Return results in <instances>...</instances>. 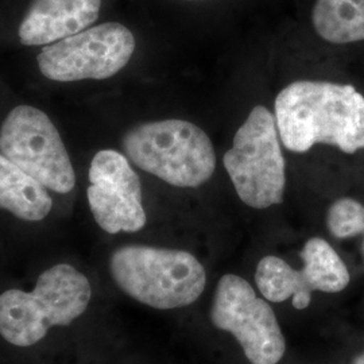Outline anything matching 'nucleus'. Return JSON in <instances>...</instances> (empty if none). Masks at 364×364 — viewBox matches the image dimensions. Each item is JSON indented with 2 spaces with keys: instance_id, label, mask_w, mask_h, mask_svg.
Wrapping results in <instances>:
<instances>
[{
  "instance_id": "obj_5",
  "label": "nucleus",
  "mask_w": 364,
  "mask_h": 364,
  "mask_svg": "<svg viewBox=\"0 0 364 364\" xmlns=\"http://www.w3.org/2000/svg\"><path fill=\"white\" fill-rule=\"evenodd\" d=\"M223 164L239 198L248 207L266 209L284 201L285 158L275 117L266 107L251 109Z\"/></svg>"
},
{
  "instance_id": "obj_2",
  "label": "nucleus",
  "mask_w": 364,
  "mask_h": 364,
  "mask_svg": "<svg viewBox=\"0 0 364 364\" xmlns=\"http://www.w3.org/2000/svg\"><path fill=\"white\" fill-rule=\"evenodd\" d=\"M92 287L73 266L60 263L39 275L36 289H10L0 294V336L16 347H30L52 326L72 324L87 311Z\"/></svg>"
},
{
  "instance_id": "obj_1",
  "label": "nucleus",
  "mask_w": 364,
  "mask_h": 364,
  "mask_svg": "<svg viewBox=\"0 0 364 364\" xmlns=\"http://www.w3.org/2000/svg\"><path fill=\"white\" fill-rule=\"evenodd\" d=\"M274 117L287 150L329 144L346 154L364 149V96L347 84L301 80L278 93Z\"/></svg>"
},
{
  "instance_id": "obj_12",
  "label": "nucleus",
  "mask_w": 364,
  "mask_h": 364,
  "mask_svg": "<svg viewBox=\"0 0 364 364\" xmlns=\"http://www.w3.org/2000/svg\"><path fill=\"white\" fill-rule=\"evenodd\" d=\"M313 33L332 45L364 42V0H313Z\"/></svg>"
},
{
  "instance_id": "obj_17",
  "label": "nucleus",
  "mask_w": 364,
  "mask_h": 364,
  "mask_svg": "<svg viewBox=\"0 0 364 364\" xmlns=\"http://www.w3.org/2000/svg\"><path fill=\"white\" fill-rule=\"evenodd\" d=\"M352 364H364V352L362 355H359V356H356L355 359H353V362Z\"/></svg>"
},
{
  "instance_id": "obj_3",
  "label": "nucleus",
  "mask_w": 364,
  "mask_h": 364,
  "mask_svg": "<svg viewBox=\"0 0 364 364\" xmlns=\"http://www.w3.org/2000/svg\"><path fill=\"white\" fill-rule=\"evenodd\" d=\"M109 270L122 291L150 308H185L203 294L207 274L188 251L149 246L117 248Z\"/></svg>"
},
{
  "instance_id": "obj_9",
  "label": "nucleus",
  "mask_w": 364,
  "mask_h": 364,
  "mask_svg": "<svg viewBox=\"0 0 364 364\" xmlns=\"http://www.w3.org/2000/svg\"><path fill=\"white\" fill-rule=\"evenodd\" d=\"M88 204L93 219L108 234L138 232L146 225L142 185L127 156L102 150L90 168Z\"/></svg>"
},
{
  "instance_id": "obj_15",
  "label": "nucleus",
  "mask_w": 364,
  "mask_h": 364,
  "mask_svg": "<svg viewBox=\"0 0 364 364\" xmlns=\"http://www.w3.org/2000/svg\"><path fill=\"white\" fill-rule=\"evenodd\" d=\"M326 227L338 239L364 234V205L351 197L336 200L326 213Z\"/></svg>"
},
{
  "instance_id": "obj_10",
  "label": "nucleus",
  "mask_w": 364,
  "mask_h": 364,
  "mask_svg": "<svg viewBox=\"0 0 364 364\" xmlns=\"http://www.w3.org/2000/svg\"><path fill=\"white\" fill-rule=\"evenodd\" d=\"M102 0H34L21 26L19 39L26 46L49 45L92 26Z\"/></svg>"
},
{
  "instance_id": "obj_16",
  "label": "nucleus",
  "mask_w": 364,
  "mask_h": 364,
  "mask_svg": "<svg viewBox=\"0 0 364 364\" xmlns=\"http://www.w3.org/2000/svg\"><path fill=\"white\" fill-rule=\"evenodd\" d=\"M177 1L183 3V4H193V6H197V4H203V3H207V1H209V0H177Z\"/></svg>"
},
{
  "instance_id": "obj_8",
  "label": "nucleus",
  "mask_w": 364,
  "mask_h": 364,
  "mask_svg": "<svg viewBox=\"0 0 364 364\" xmlns=\"http://www.w3.org/2000/svg\"><path fill=\"white\" fill-rule=\"evenodd\" d=\"M212 324L234 335L251 364H277L287 350L278 320L267 301L259 299L247 281L223 275L210 309Z\"/></svg>"
},
{
  "instance_id": "obj_7",
  "label": "nucleus",
  "mask_w": 364,
  "mask_h": 364,
  "mask_svg": "<svg viewBox=\"0 0 364 364\" xmlns=\"http://www.w3.org/2000/svg\"><path fill=\"white\" fill-rule=\"evenodd\" d=\"M135 46L129 27L107 22L46 46L37 63L41 73L53 81L105 80L130 63Z\"/></svg>"
},
{
  "instance_id": "obj_14",
  "label": "nucleus",
  "mask_w": 364,
  "mask_h": 364,
  "mask_svg": "<svg viewBox=\"0 0 364 364\" xmlns=\"http://www.w3.org/2000/svg\"><path fill=\"white\" fill-rule=\"evenodd\" d=\"M301 270L314 291L338 293L348 287L351 278L346 263L324 239H309L301 251Z\"/></svg>"
},
{
  "instance_id": "obj_4",
  "label": "nucleus",
  "mask_w": 364,
  "mask_h": 364,
  "mask_svg": "<svg viewBox=\"0 0 364 364\" xmlns=\"http://www.w3.org/2000/svg\"><path fill=\"white\" fill-rule=\"evenodd\" d=\"M122 146L135 166L177 188L205 183L216 168V153L207 132L186 120L138 124L126 132Z\"/></svg>"
},
{
  "instance_id": "obj_6",
  "label": "nucleus",
  "mask_w": 364,
  "mask_h": 364,
  "mask_svg": "<svg viewBox=\"0 0 364 364\" xmlns=\"http://www.w3.org/2000/svg\"><path fill=\"white\" fill-rule=\"evenodd\" d=\"M0 153L55 193H69L76 174L60 132L38 108L18 105L0 129Z\"/></svg>"
},
{
  "instance_id": "obj_13",
  "label": "nucleus",
  "mask_w": 364,
  "mask_h": 364,
  "mask_svg": "<svg viewBox=\"0 0 364 364\" xmlns=\"http://www.w3.org/2000/svg\"><path fill=\"white\" fill-rule=\"evenodd\" d=\"M255 282L262 296L272 302H284L293 297V306L304 311L311 305L312 287L302 270H294L278 257H264L255 272Z\"/></svg>"
},
{
  "instance_id": "obj_11",
  "label": "nucleus",
  "mask_w": 364,
  "mask_h": 364,
  "mask_svg": "<svg viewBox=\"0 0 364 364\" xmlns=\"http://www.w3.org/2000/svg\"><path fill=\"white\" fill-rule=\"evenodd\" d=\"M52 207L48 189L0 153V208L22 220L41 221Z\"/></svg>"
}]
</instances>
